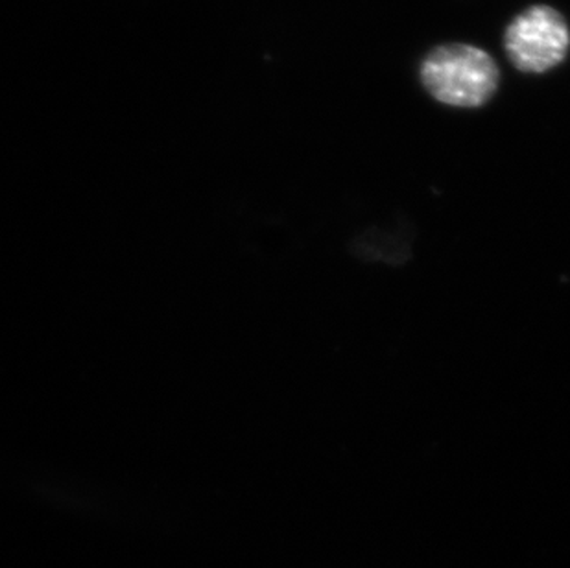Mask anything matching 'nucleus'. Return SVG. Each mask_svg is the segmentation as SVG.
I'll list each match as a JSON object with an SVG mask.
<instances>
[{"label":"nucleus","instance_id":"nucleus-1","mask_svg":"<svg viewBox=\"0 0 570 568\" xmlns=\"http://www.w3.org/2000/svg\"><path fill=\"white\" fill-rule=\"evenodd\" d=\"M420 80L443 106L479 109L499 91L501 69L488 50L469 43H445L423 58Z\"/></svg>","mask_w":570,"mask_h":568},{"label":"nucleus","instance_id":"nucleus-2","mask_svg":"<svg viewBox=\"0 0 570 568\" xmlns=\"http://www.w3.org/2000/svg\"><path fill=\"white\" fill-rule=\"evenodd\" d=\"M502 41L510 63L519 72L544 75L569 56L570 27L552 6H528L508 22Z\"/></svg>","mask_w":570,"mask_h":568}]
</instances>
